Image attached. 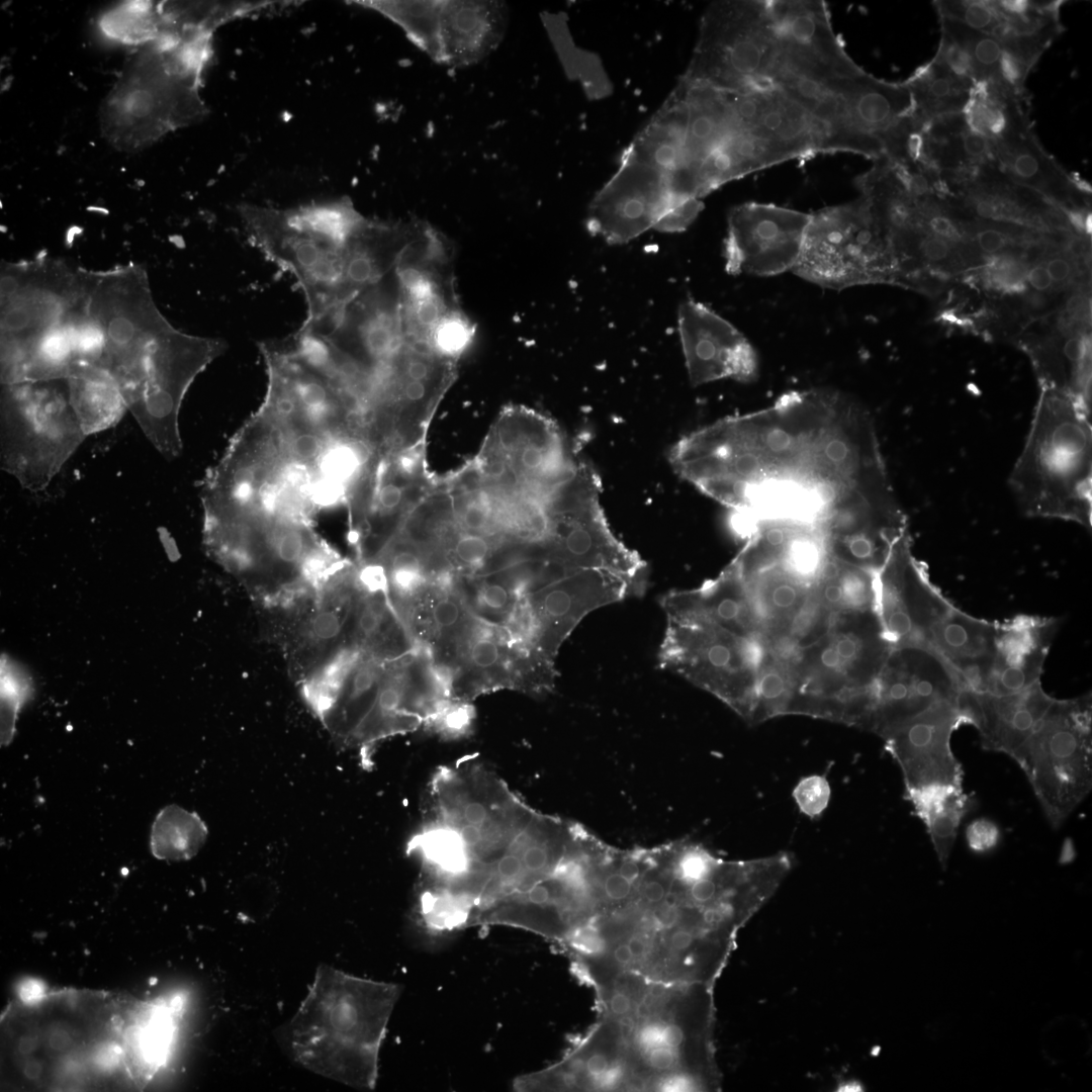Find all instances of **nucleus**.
Here are the masks:
<instances>
[{"label": "nucleus", "instance_id": "obj_1", "mask_svg": "<svg viewBox=\"0 0 1092 1092\" xmlns=\"http://www.w3.org/2000/svg\"><path fill=\"white\" fill-rule=\"evenodd\" d=\"M668 460L745 534L760 521L811 527L836 557L876 567L908 531L870 414L836 390L788 392L716 421L680 438Z\"/></svg>", "mask_w": 1092, "mask_h": 1092}, {"label": "nucleus", "instance_id": "obj_2", "mask_svg": "<svg viewBox=\"0 0 1092 1092\" xmlns=\"http://www.w3.org/2000/svg\"><path fill=\"white\" fill-rule=\"evenodd\" d=\"M367 464L351 429L261 404L206 482L205 524L313 526L321 512L351 503Z\"/></svg>", "mask_w": 1092, "mask_h": 1092}, {"label": "nucleus", "instance_id": "obj_3", "mask_svg": "<svg viewBox=\"0 0 1092 1092\" xmlns=\"http://www.w3.org/2000/svg\"><path fill=\"white\" fill-rule=\"evenodd\" d=\"M534 810L482 761L465 757L433 775L407 852L421 861L426 887L465 881L506 852Z\"/></svg>", "mask_w": 1092, "mask_h": 1092}, {"label": "nucleus", "instance_id": "obj_4", "mask_svg": "<svg viewBox=\"0 0 1092 1092\" xmlns=\"http://www.w3.org/2000/svg\"><path fill=\"white\" fill-rule=\"evenodd\" d=\"M240 212L249 241L296 279L307 306L302 326L326 324L357 294L367 217L350 199L288 208L245 204Z\"/></svg>", "mask_w": 1092, "mask_h": 1092}, {"label": "nucleus", "instance_id": "obj_5", "mask_svg": "<svg viewBox=\"0 0 1092 1092\" xmlns=\"http://www.w3.org/2000/svg\"><path fill=\"white\" fill-rule=\"evenodd\" d=\"M400 993L397 984L320 966L285 1031L290 1055L325 1078L374 1089L379 1051Z\"/></svg>", "mask_w": 1092, "mask_h": 1092}, {"label": "nucleus", "instance_id": "obj_6", "mask_svg": "<svg viewBox=\"0 0 1092 1092\" xmlns=\"http://www.w3.org/2000/svg\"><path fill=\"white\" fill-rule=\"evenodd\" d=\"M212 36L169 33L139 46L101 107L102 132L111 145L143 149L205 115L200 89Z\"/></svg>", "mask_w": 1092, "mask_h": 1092}, {"label": "nucleus", "instance_id": "obj_7", "mask_svg": "<svg viewBox=\"0 0 1092 1092\" xmlns=\"http://www.w3.org/2000/svg\"><path fill=\"white\" fill-rule=\"evenodd\" d=\"M892 650L877 610L833 615L823 633L782 661L794 685L790 714L868 730Z\"/></svg>", "mask_w": 1092, "mask_h": 1092}, {"label": "nucleus", "instance_id": "obj_8", "mask_svg": "<svg viewBox=\"0 0 1092 1092\" xmlns=\"http://www.w3.org/2000/svg\"><path fill=\"white\" fill-rule=\"evenodd\" d=\"M1009 486L1028 517L1092 525L1091 413L1068 394L1040 388Z\"/></svg>", "mask_w": 1092, "mask_h": 1092}, {"label": "nucleus", "instance_id": "obj_9", "mask_svg": "<svg viewBox=\"0 0 1092 1092\" xmlns=\"http://www.w3.org/2000/svg\"><path fill=\"white\" fill-rule=\"evenodd\" d=\"M666 617L660 666L709 692L752 724L759 672L769 655L767 643L698 614Z\"/></svg>", "mask_w": 1092, "mask_h": 1092}, {"label": "nucleus", "instance_id": "obj_10", "mask_svg": "<svg viewBox=\"0 0 1092 1092\" xmlns=\"http://www.w3.org/2000/svg\"><path fill=\"white\" fill-rule=\"evenodd\" d=\"M473 468L477 484L499 497L546 502L572 478L577 463L550 419L510 405L502 411Z\"/></svg>", "mask_w": 1092, "mask_h": 1092}, {"label": "nucleus", "instance_id": "obj_11", "mask_svg": "<svg viewBox=\"0 0 1092 1092\" xmlns=\"http://www.w3.org/2000/svg\"><path fill=\"white\" fill-rule=\"evenodd\" d=\"M1012 758L1051 826L1060 828L1092 788L1091 694L1055 699Z\"/></svg>", "mask_w": 1092, "mask_h": 1092}, {"label": "nucleus", "instance_id": "obj_12", "mask_svg": "<svg viewBox=\"0 0 1092 1092\" xmlns=\"http://www.w3.org/2000/svg\"><path fill=\"white\" fill-rule=\"evenodd\" d=\"M792 271L830 289L895 280V266L885 238L860 196L810 214Z\"/></svg>", "mask_w": 1092, "mask_h": 1092}, {"label": "nucleus", "instance_id": "obj_13", "mask_svg": "<svg viewBox=\"0 0 1092 1092\" xmlns=\"http://www.w3.org/2000/svg\"><path fill=\"white\" fill-rule=\"evenodd\" d=\"M359 593L358 566L350 562L320 587L264 609L268 633L297 685L343 644Z\"/></svg>", "mask_w": 1092, "mask_h": 1092}, {"label": "nucleus", "instance_id": "obj_14", "mask_svg": "<svg viewBox=\"0 0 1092 1092\" xmlns=\"http://www.w3.org/2000/svg\"><path fill=\"white\" fill-rule=\"evenodd\" d=\"M646 585L610 570L584 568L524 594L538 651L554 661L559 648L594 610L638 597Z\"/></svg>", "mask_w": 1092, "mask_h": 1092}, {"label": "nucleus", "instance_id": "obj_15", "mask_svg": "<svg viewBox=\"0 0 1092 1092\" xmlns=\"http://www.w3.org/2000/svg\"><path fill=\"white\" fill-rule=\"evenodd\" d=\"M686 201L675 198L666 174L622 152L617 172L590 201L586 229L611 245L625 244Z\"/></svg>", "mask_w": 1092, "mask_h": 1092}, {"label": "nucleus", "instance_id": "obj_16", "mask_svg": "<svg viewBox=\"0 0 1092 1092\" xmlns=\"http://www.w3.org/2000/svg\"><path fill=\"white\" fill-rule=\"evenodd\" d=\"M954 607L914 555L908 530L877 573V612L893 648L925 646L931 627Z\"/></svg>", "mask_w": 1092, "mask_h": 1092}, {"label": "nucleus", "instance_id": "obj_17", "mask_svg": "<svg viewBox=\"0 0 1092 1092\" xmlns=\"http://www.w3.org/2000/svg\"><path fill=\"white\" fill-rule=\"evenodd\" d=\"M810 214L768 203L745 202L728 214L724 245L726 271L771 276L793 270Z\"/></svg>", "mask_w": 1092, "mask_h": 1092}, {"label": "nucleus", "instance_id": "obj_18", "mask_svg": "<svg viewBox=\"0 0 1092 1092\" xmlns=\"http://www.w3.org/2000/svg\"><path fill=\"white\" fill-rule=\"evenodd\" d=\"M962 690L957 673L933 649L893 648L876 684L868 731L882 738L934 704L958 699Z\"/></svg>", "mask_w": 1092, "mask_h": 1092}, {"label": "nucleus", "instance_id": "obj_19", "mask_svg": "<svg viewBox=\"0 0 1092 1092\" xmlns=\"http://www.w3.org/2000/svg\"><path fill=\"white\" fill-rule=\"evenodd\" d=\"M963 725L968 723L958 697L934 704L882 737L902 771L905 791L963 786L964 770L950 746L952 733Z\"/></svg>", "mask_w": 1092, "mask_h": 1092}, {"label": "nucleus", "instance_id": "obj_20", "mask_svg": "<svg viewBox=\"0 0 1092 1092\" xmlns=\"http://www.w3.org/2000/svg\"><path fill=\"white\" fill-rule=\"evenodd\" d=\"M677 326L686 367L695 386L721 379L751 382L758 375L756 353L728 321L693 299L679 304Z\"/></svg>", "mask_w": 1092, "mask_h": 1092}, {"label": "nucleus", "instance_id": "obj_21", "mask_svg": "<svg viewBox=\"0 0 1092 1092\" xmlns=\"http://www.w3.org/2000/svg\"><path fill=\"white\" fill-rule=\"evenodd\" d=\"M1063 618L1016 615L997 622L994 656L985 693L1002 696L1040 680L1044 661Z\"/></svg>", "mask_w": 1092, "mask_h": 1092}, {"label": "nucleus", "instance_id": "obj_22", "mask_svg": "<svg viewBox=\"0 0 1092 1092\" xmlns=\"http://www.w3.org/2000/svg\"><path fill=\"white\" fill-rule=\"evenodd\" d=\"M1054 700L1038 680L1020 692L1002 696L962 690L959 705L968 725L979 731L984 749L1012 757Z\"/></svg>", "mask_w": 1092, "mask_h": 1092}, {"label": "nucleus", "instance_id": "obj_23", "mask_svg": "<svg viewBox=\"0 0 1092 1092\" xmlns=\"http://www.w3.org/2000/svg\"><path fill=\"white\" fill-rule=\"evenodd\" d=\"M999 169L1013 182L1036 192L1065 213L1087 210L1090 186L1067 173L1041 146L1033 127L993 142Z\"/></svg>", "mask_w": 1092, "mask_h": 1092}, {"label": "nucleus", "instance_id": "obj_24", "mask_svg": "<svg viewBox=\"0 0 1092 1092\" xmlns=\"http://www.w3.org/2000/svg\"><path fill=\"white\" fill-rule=\"evenodd\" d=\"M505 27L500 2L441 0L435 62L449 67L476 63L499 43Z\"/></svg>", "mask_w": 1092, "mask_h": 1092}, {"label": "nucleus", "instance_id": "obj_25", "mask_svg": "<svg viewBox=\"0 0 1092 1092\" xmlns=\"http://www.w3.org/2000/svg\"><path fill=\"white\" fill-rule=\"evenodd\" d=\"M997 622L974 617L957 606L929 630L925 646L953 669L964 690L985 693Z\"/></svg>", "mask_w": 1092, "mask_h": 1092}, {"label": "nucleus", "instance_id": "obj_26", "mask_svg": "<svg viewBox=\"0 0 1092 1092\" xmlns=\"http://www.w3.org/2000/svg\"><path fill=\"white\" fill-rule=\"evenodd\" d=\"M359 582L360 593L344 642L383 660H394L408 653L413 643L388 600L386 588Z\"/></svg>", "mask_w": 1092, "mask_h": 1092}, {"label": "nucleus", "instance_id": "obj_27", "mask_svg": "<svg viewBox=\"0 0 1092 1092\" xmlns=\"http://www.w3.org/2000/svg\"><path fill=\"white\" fill-rule=\"evenodd\" d=\"M389 661L362 652L316 715L341 745L347 746L373 705Z\"/></svg>", "mask_w": 1092, "mask_h": 1092}, {"label": "nucleus", "instance_id": "obj_28", "mask_svg": "<svg viewBox=\"0 0 1092 1092\" xmlns=\"http://www.w3.org/2000/svg\"><path fill=\"white\" fill-rule=\"evenodd\" d=\"M1004 24L995 38L1005 53L1031 71L1041 55L1064 31L1060 10L1064 1H998Z\"/></svg>", "mask_w": 1092, "mask_h": 1092}, {"label": "nucleus", "instance_id": "obj_29", "mask_svg": "<svg viewBox=\"0 0 1092 1092\" xmlns=\"http://www.w3.org/2000/svg\"><path fill=\"white\" fill-rule=\"evenodd\" d=\"M940 40L933 57L950 71L975 84L1001 85L1004 50L992 35L939 16Z\"/></svg>", "mask_w": 1092, "mask_h": 1092}, {"label": "nucleus", "instance_id": "obj_30", "mask_svg": "<svg viewBox=\"0 0 1092 1092\" xmlns=\"http://www.w3.org/2000/svg\"><path fill=\"white\" fill-rule=\"evenodd\" d=\"M686 129L685 101L679 90L674 87L623 152L670 178L684 165Z\"/></svg>", "mask_w": 1092, "mask_h": 1092}, {"label": "nucleus", "instance_id": "obj_31", "mask_svg": "<svg viewBox=\"0 0 1092 1092\" xmlns=\"http://www.w3.org/2000/svg\"><path fill=\"white\" fill-rule=\"evenodd\" d=\"M963 114L972 131L992 142L1033 127L1028 92L994 83L973 85Z\"/></svg>", "mask_w": 1092, "mask_h": 1092}, {"label": "nucleus", "instance_id": "obj_32", "mask_svg": "<svg viewBox=\"0 0 1092 1092\" xmlns=\"http://www.w3.org/2000/svg\"><path fill=\"white\" fill-rule=\"evenodd\" d=\"M915 815L922 821L934 851L944 867L963 819L976 807L973 794L963 786H933L904 792Z\"/></svg>", "mask_w": 1092, "mask_h": 1092}, {"label": "nucleus", "instance_id": "obj_33", "mask_svg": "<svg viewBox=\"0 0 1092 1092\" xmlns=\"http://www.w3.org/2000/svg\"><path fill=\"white\" fill-rule=\"evenodd\" d=\"M903 82L911 95V113L920 123L963 113L974 85L934 58L918 67Z\"/></svg>", "mask_w": 1092, "mask_h": 1092}, {"label": "nucleus", "instance_id": "obj_34", "mask_svg": "<svg viewBox=\"0 0 1092 1092\" xmlns=\"http://www.w3.org/2000/svg\"><path fill=\"white\" fill-rule=\"evenodd\" d=\"M279 1H162L154 2L159 35L198 31L213 34L224 23L262 11Z\"/></svg>", "mask_w": 1092, "mask_h": 1092}, {"label": "nucleus", "instance_id": "obj_35", "mask_svg": "<svg viewBox=\"0 0 1092 1092\" xmlns=\"http://www.w3.org/2000/svg\"><path fill=\"white\" fill-rule=\"evenodd\" d=\"M815 594L831 615L877 610V573L846 563L828 550Z\"/></svg>", "mask_w": 1092, "mask_h": 1092}, {"label": "nucleus", "instance_id": "obj_36", "mask_svg": "<svg viewBox=\"0 0 1092 1092\" xmlns=\"http://www.w3.org/2000/svg\"><path fill=\"white\" fill-rule=\"evenodd\" d=\"M541 18L567 77L580 83L588 99L609 96L613 86L599 56L576 47L566 14L543 12Z\"/></svg>", "mask_w": 1092, "mask_h": 1092}, {"label": "nucleus", "instance_id": "obj_37", "mask_svg": "<svg viewBox=\"0 0 1092 1092\" xmlns=\"http://www.w3.org/2000/svg\"><path fill=\"white\" fill-rule=\"evenodd\" d=\"M207 833L205 823L195 812L169 805L159 812L152 825L151 851L159 859H189L203 846Z\"/></svg>", "mask_w": 1092, "mask_h": 1092}, {"label": "nucleus", "instance_id": "obj_38", "mask_svg": "<svg viewBox=\"0 0 1092 1092\" xmlns=\"http://www.w3.org/2000/svg\"><path fill=\"white\" fill-rule=\"evenodd\" d=\"M452 534L449 535L447 531V522L439 528L436 534L439 537V543L445 550V559L455 568L470 573H474L483 567L492 554L494 540L488 535L461 530L455 524L454 518Z\"/></svg>", "mask_w": 1092, "mask_h": 1092}, {"label": "nucleus", "instance_id": "obj_39", "mask_svg": "<svg viewBox=\"0 0 1092 1092\" xmlns=\"http://www.w3.org/2000/svg\"><path fill=\"white\" fill-rule=\"evenodd\" d=\"M31 694L27 673L7 656L1 659V744L8 745L14 736L15 722Z\"/></svg>", "mask_w": 1092, "mask_h": 1092}, {"label": "nucleus", "instance_id": "obj_40", "mask_svg": "<svg viewBox=\"0 0 1092 1092\" xmlns=\"http://www.w3.org/2000/svg\"><path fill=\"white\" fill-rule=\"evenodd\" d=\"M938 17L959 21L973 29L997 36L1004 24V16L998 1L957 0L934 1Z\"/></svg>", "mask_w": 1092, "mask_h": 1092}, {"label": "nucleus", "instance_id": "obj_41", "mask_svg": "<svg viewBox=\"0 0 1092 1092\" xmlns=\"http://www.w3.org/2000/svg\"><path fill=\"white\" fill-rule=\"evenodd\" d=\"M474 334V325L457 308L439 323L433 335V344L441 355L457 360L469 346Z\"/></svg>", "mask_w": 1092, "mask_h": 1092}, {"label": "nucleus", "instance_id": "obj_42", "mask_svg": "<svg viewBox=\"0 0 1092 1092\" xmlns=\"http://www.w3.org/2000/svg\"><path fill=\"white\" fill-rule=\"evenodd\" d=\"M792 795L800 812L815 819L828 807L831 790L825 776L811 775L798 782Z\"/></svg>", "mask_w": 1092, "mask_h": 1092}, {"label": "nucleus", "instance_id": "obj_43", "mask_svg": "<svg viewBox=\"0 0 1092 1092\" xmlns=\"http://www.w3.org/2000/svg\"><path fill=\"white\" fill-rule=\"evenodd\" d=\"M475 713L468 702L449 701L427 726L445 737H459L468 733Z\"/></svg>", "mask_w": 1092, "mask_h": 1092}, {"label": "nucleus", "instance_id": "obj_44", "mask_svg": "<svg viewBox=\"0 0 1092 1092\" xmlns=\"http://www.w3.org/2000/svg\"><path fill=\"white\" fill-rule=\"evenodd\" d=\"M1000 829L995 822L987 818L972 821L966 829V840L971 850L986 853L993 850L1000 841Z\"/></svg>", "mask_w": 1092, "mask_h": 1092}, {"label": "nucleus", "instance_id": "obj_45", "mask_svg": "<svg viewBox=\"0 0 1092 1092\" xmlns=\"http://www.w3.org/2000/svg\"><path fill=\"white\" fill-rule=\"evenodd\" d=\"M703 207L702 200L692 199L686 201L671 209L654 230L663 233L684 232L694 222Z\"/></svg>", "mask_w": 1092, "mask_h": 1092}, {"label": "nucleus", "instance_id": "obj_46", "mask_svg": "<svg viewBox=\"0 0 1092 1092\" xmlns=\"http://www.w3.org/2000/svg\"><path fill=\"white\" fill-rule=\"evenodd\" d=\"M1040 261L1044 263L1055 285V289L1072 284L1077 277L1074 259L1064 250L1048 255Z\"/></svg>", "mask_w": 1092, "mask_h": 1092}, {"label": "nucleus", "instance_id": "obj_47", "mask_svg": "<svg viewBox=\"0 0 1092 1092\" xmlns=\"http://www.w3.org/2000/svg\"><path fill=\"white\" fill-rule=\"evenodd\" d=\"M567 938L574 948L585 954H596L604 948V940L592 925L574 927Z\"/></svg>", "mask_w": 1092, "mask_h": 1092}, {"label": "nucleus", "instance_id": "obj_48", "mask_svg": "<svg viewBox=\"0 0 1092 1092\" xmlns=\"http://www.w3.org/2000/svg\"><path fill=\"white\" fill-rule=\"evenodd\" d=\"M1025 281L1036 292L1041 293L1055 289L1053 280L1042 261L1032 263L1031 266L1028 267L1025 275Z\"/></svg>", "mask_w": 1092, "mask_h": 1092}, {"label": "nucleus", "instance_id": "obj_49", "mask_svg": "<svg viewBox=\"0 0 1092 1092\" xmlns=\"http://www.w3.org/2000/svg\"><path fill=\"white\" fill-rule=\"evenodd\" d=\"M649 1064L656 1070H667L675 1061V1055L672 1049L666 1045H659L650 1050Z\"/></svg>", "mask_w": 1092, "mask_h": 1092}, {"label": "nucleus", "instance_id": "obj_50", "mask_svg": "<svg viewBox=\"0 0 1092 1092\" xmlns=\"http://www.w3.org/2000/svg\"><path fill=\"white\" fill-rule=\"evenodd\" d=\"M640 1044L651 1050L653 1048L664 1045L663 1043V1028L657 1025H648L639 1034Z\"/></svg>", "mask_w": 1092, "mask_h": 1092}, {"label": "nucleus", "instance_id": "obj_51", "mask_svg": "<svg viewBox=\"0 0 1092 1092\" xmlns=\"http://www.w3.org/2000/svg\"><path fill=\"white\" fill-rule=\"evenodd\" d=\"M685 1039V1033L677 1024H669L663 1028V1043L671 1049L678 1048Z\"/></svg>", "mask_w": 1092, "mask_h": 1092}, {"label": "nucleus", "instance_id": "obj_52", "mask_svg": "<svg viewBox=\"0 0 1092 1092\" xmlns=\"http://www.w3.org/2000/svg\"><path fill=\"white\" fill-rule=\"evenodd\" d=\"M695 940L696 935L693 931L682 928L674 931L670 938L671 945L676 950L689 949L695 943Z\"/></svg>", "mask_w": 1092, "mask_h": 1092}, {"label": "nucleus", "instance_id": "obj_53", "mask_svg": "<svg viewBox=\"0 0 1092 1092\" xmlns=\"http://www.w3.org/2000/svg\"><path fill=\"white\" fill-rule=\"evenodd\" d=\"M608 1060L603 1054H594L586 1061L587 1072L596 1077L602 1076L608 1070Z\"/></svg>", "mask_w": 1092, "mask_h": 1092}, {"label": "nucleus", "instance_id": "obj_54", "mask_svg": "<svg viewBox=\"0 0 1092 1092\" xmlns=\"http://www.w3.org/2000/svg\"><path fill=\"white\" fill-rule=\"evenodd\" d=\"M610 1007L616 1015H624L630 1010V998L624 993L616 992L611 998Z\"/></svg>", "mask_w": 1092, "mask_h": 1092}, {"label": "nucleus", "instance_id": "obj_55", "mask_svg": "<svg viewBox=\"0 0 1092 1092\" xmlns=\"http://www.w3.org/2000/svg\"><path fill=\"white\" fill-rule=\"evenodd\" d=\"M614 957L618 963L623 965L628 964L633 959V954L628 944L618 945L615 948Z\"/></svg>", "mask_w": 1092, "mask_h": 1092}, {"label": "nucleus", "instance_id": "obj_56", "mask_svg": "<svg viewBox=\"0 0 1092 1092\" xmlns=\"http://www.w3.org/2000/svg\"><path fill=\"white\" fill-rule=\"evenodd\" d=\"M628 946L630 947L633 958H639L645 951V943L639 937H632L628 942Z\"/></svg>", "mask_w": 1092, "mask_h": 1092}, {"label": "nucleus", "instance_id": "obj_57", "mask_svg": "<svg viewBox=\"0 0 1092 1092\" xmlns=\"http://www.w3.org/2000/svg\"><path fill=\"white\" fill-rule=\"evenodd\" d=\"M1026 304L1032 308H1041L1046 304V298L1039 292H1035L1027 295Z\"/></svg>", "mask_w": 1092, "mask_h": 1092}, {"label": "nucleus", "instance_id": "obj_58", "mask_svg": "<svg viewBox=\"0 0 1092 1092\" xmlns=\"http://www.w3.org/2000/svg\"><path fill=\"white\" fill-rule=\"evenodd\" d=\"M620 1025L623 1032L629 1033L633 1027V1020L630 1017L625 1016L622 1018Z\"/></svg>", "mask_w": 1092, "mask_h": 1092}, {"label": "nucleus", "instance_id": "obj_59", "mask_svg": "<svg viewBox=\"0 0 1092 1092\" xmlns=\"http://www.w3.org/2000/svg\"><path fill=\"white\" fill-rule=\"evenodd\" d=\"M637 1015L639 1017H647L650 1014L649 1005L645 1002H641L637 1007Z\"/></svg>", "mask_w": 1092, "mask_h": 1092}]
</instances>
